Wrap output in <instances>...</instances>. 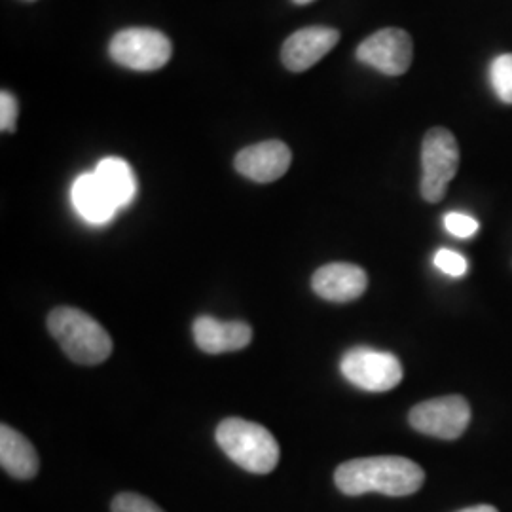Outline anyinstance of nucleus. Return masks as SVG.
<instances>
[{"label": "nucleus", "mask_w": 512, "mask_h": 512, "mask_svg": "<svg viewBox=\"0 0 512 512\" xmlns=\"http://www.w3.org/2000/svg\"><path fill=\"white\" fill-rule=\"evenodd\" d=\"M0 465L8 475L19 480H29L37 476L40 469L35 446L10 425L0 427Z\"/></svg>", "instance_id": "13"}, {"label": "nucleus", "mask_w": 512, "mask_h": 512, "mask_svg": "<svg viewBox=\"0 0 512 512\" xmlns=\"http://www.w3.org/2000/svg\"><path fill=\"white\" fill-rule=\"evenodd\" d=\"M433 262L442 274L452 275V277H461V275L467 274V268H469L467 258L459 255L456 251H450V249H440L433 258Z\"/></svg>", "instance_id": "18"}, {"label": "nucleus", "mask_w": 512, "mask_h": 512, "mask_svg": "<svg viewBox=\"0 0 512 512\" xmlns=\"http://www.w3.org/2000/svg\"><path fill=\"white\" fill-rule=\"evenodd\" d=\"M458 512H499L492 505H476V507H469V509H463Z\"/></svg>", "instance_id": "21"}, {"label": "nucleus", "mask_w": 512, "mask_h": 512, "mask_svg": "<svg viewBox=\"0 0 512 512\" xmlns=\"http://www.w3.org/2000/svg\"><path fill=\"white\" fill-rule=\"evenodd\" d=\"M73 203L82 219L92 224L109 222L118 207L112 202L109 192L103 188L95 173L80 175L73 184Z\"/></svg>", "instance_id": "14"}, {"label": "nucleus", "mask_w": 512, "mask_h": 512, "mask_svg": "<svg viewBox=\"0 0 512 512\" xmlns=\"http://www.w3.org/2000/svg\"><path fill=\"white\" fill-rule=\"evenodd\" d=\"M217 442L228 458L253 475H268L279 463L277 440L255 421L241 418L220 421Z\"/></svg>", "instance_id": "3"}, {"label": "nucleus", "mask_w": 512, "mask_h": 512, "mask_svg": "<svg viewBox=\"0 0 512 512\" xmlns=\"http://www.w3.org/2000/svg\"><path fill=\"white\" fill-rule=\"evenodd\" d=\"M368 285V275L363 268L348 262H332L319 268L311 277V287L321 298L348 304L363 296Z\"/></svg>", "instance_id": "11"}, {"label": "nucleus", "mask_w": 512, "mask_h": 512, "mask_svg": "<svg viewBox=\"0 0 512 512\" xmlns=\"http://www.w3.org/2000/svg\"><path fill=\"white\" fill-rule=\"evenodd\" d=\"M95 175L103 184V188L109 192L112 202L116 203L118 209L131 203L137 190V183L128 162L120 158H105L97 165Z\"/></svg>", "instance_id": "15"}, {"label": "nucleus", "mask_w": 512, "mask_h": 512, "mask_svg": "<svg viewBox=\"0 0 512 512\" xmlns=\"http://www.w3.org/2000/svg\"><path fill=\"white\" fill-rule=\"evenodd\" d=\"M173 48L169 38L156 29L133 27L114 35L110 42V57L131 71H158L171 59Z\"/></svg>", "instance_id": "5"}, {"label": "nucleus", "mask_w": 512, "mask_h": 512, "mask_svg": "<svg viewBox=\"0 0 512 512\" xmlns=\"http://www.w3.org/2000/svg\"><path fill=\"white\" fill-rule=\"evenodd\" d=\"M490 82L499 101L512 105V54L495 57L490 65Z\"/></svg>", "instance_id": "16"}, {"label": "nucleus", "mask_w": 512, "mask_h": 512, "mask_svg": "<svg viewBox=\"0 0 512 512\" xmlns=\"http://www.w3.org/2000/svg\"><path fill=\"white\" fill-rule=\"evenodd\" d=\"M194 340L205 353L219 355L247 348L253 342V329L243 321L222 323L215 317L203 315L194 323Z\"/></svg>", "instance_id": "12"}, {"label": "nucleus", "mask_w": 512, "mask_h": 512, "mask_svg": "<svg viewBox=\"0 0 512 512\" xmlns=\"http://www.w3.org/2000/svg\"><path fill=\"white\" fill-rule=\"evenodd\" d=\"M110 509L112 512H165L145 495L131 494V492L116 495Z\"/></svg>", "instance_id": "17"}, {"label": "nucleus", "mask_w": 512, "mask_h": 512, "mask_svg": "<svg viewBox=\"0 0 512 512\" xmlns=\"http://www.w3.org/2000/svg\"><path fill=\"white\" fill-rule=\"evenodd\" d=\"M459 147L452 131L433 128L427 131L421 145V196L429 203H439L456 177Z\"/></svg>", "instance_id": "4"}, {"label": "nucleus", "mask_w": 512, "mask_h": 512, "mask_svg": "<svg viewBox=\"0 0 512 512\" xmlns=\"http://www.w3.org/2000/svg\"><path fill=\"white\" fill-rule=\"evenodd\" d=\"M291 148L281 141H264L243 148L236 156V169L255 183H274L291 167Z\"/></svg>", "instance_id": "10"}, {"label": "nucleus", "mask_w": 512, "mask_h": 512, "mask_svg": "<svg viewBox=\"0 0 512 512\" xmlns=\"http://www.w3.org/2000/svg\"><path fill=\"white\" fill-rule=\"evenodd\" d=\"M340 33L332 27H306L285 40L281 59L293 73H304L317 65L338 44Z\"/></svg>", "instance_id": "9"}, {"label": "nucleus", "mask_w": 512, "mask_h": 512, "mask_svg": "<svg viewBox=\"0 0 512 512\" xmlns=\"http://www.w3.org/2000/svg\"><path fill=\"white\" fill-rule=\"evenodd\" d=\"M48 330L65 355L78 365H99L112 353L109 332L86 311L69 306L55 308L48 315Z\"/></svg>", "instance_id": "2"}, {"label": "nucleus", "mask_w": 512, "mask_h": 512, "mask_svg": "<svg viewBox=\"0 0 512 512\" xmlns=\"http://www.w3.org/2000/svg\"><path fill=\"white\" fill-rule=\"evenodd\" d=\"M414 57L412 37L397 27H387L365 38L357 48V59L387 76L404 74Z\"/></svg>", "instance_id": "8"}, {"label": "nucleus", "mask_w": 512, "mask_h": 512, "mask_svg": "<svg viewBox=\"0 0 512 512\" xmlns=\"http://www.w3.org/2000/svg\"><path fill=\"white\" fill-rule=\"evenodd\" d=\"M410 425L423 435L442 440H456L471 421V406L459 397L448 395L416 404L408 414Z\"/></svg>", "instance_id": "7"}, {"label": "nucleus", "mask_w": 512, "mask_h": 512, "mask_svg": "<svg viewBox=\"0 0 512 512\" xmlns=\"http://www.w3.org/2000/svg\"><path fill=\"white\" fill-rule=\"evenodd\" d=\"M340 370L349 384L370 393H384L401 384L403 365L385 351L372 348H353L342 357Z\"/></svg>", "instance_id": "6"}, {"label": "nucleus", "mask_w": 512, "mask_h": 512, "mask_svg": "<svg viewBox=\"0 0 512 512\" xmlns=\"http://www.w3.org/2000/svg\"><path fill=\"white\" fill-rule=\"evenodd\" d=\"M18 101L10 92L0 93V128L2 131H16V122H18Z\"/></svg>", "instance_id": "20"}, {"label": "nucleus", "mask_w": 512, "mask_h": 512, "mask_svg": "<svg viewBox=\"0 0 512 512\" xmlns=\"http://www.w3.org/2000/svg\"><path fill=\"white\" fill-rule=\"evenodd\" d=\"M425 473L418 463L401 456L351 459L336 473V488L346 495L376 494L404 497L416 494L423 486Z\"/></svg>", "instance_id": "1"}, {"label": "nucleus", "mask_w": 512, "mask_h": 512, "mask_svg": "<svg viewBox=\"0 0 512 512\" xmlns=\"http://www.w3.org/2000/svg\"><path fill=\"white\" fill-rule=\"evenodd\" d=\"M294 4H310L313 0H293Z\"/></svg>", "instance_id": "22"}, {"label": "nucleus", "mask_w": 512, "mask_h": 512, "mask_svg": "<svg viewBox=\"0 0 512 512\" xmlns=\"http://www.w3.org/2000/svg\"><path fill=\"white\" fill-rule=\"evenodd\" d=\"M444 226L452 236L459 239L473 238L480 228L478 220L465 213H448L444 217Z\"/></svg>", "instance_id": "19"}]
</instances>
